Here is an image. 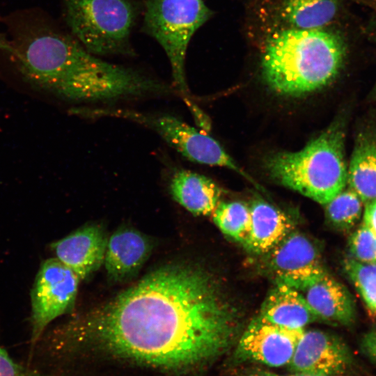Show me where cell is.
<instances>
[{
	"label": "cell",
	"instance_id": "1",
	"mask_svg": "<svg viewBox=\"0 0 376 376\" xmlns=\"http://www.w3.org/2000/svg\"><path fill=\"white\" fill-rule=\"evenodd\" d=\"M237 321V312L210 273L175 263L155 269L91 312L74 334L117 356L179 368L223 351Z\"/></svg>",
	"mask_w": 376,
	"mask_h": 376
},
{
	"label": "cell",
	"instance_id": "2",
	"mask_svg": "<svg viewBox=\"0 0 376 376\" xmlns=\"http://www.w3.org/2000/svg\"><path fill=\"white\" fill-rule=\"evenodd\" d=\"M340 36L323 29H287L268 38L261 62L267 86L280 95L300 97L321 89L339 73L345 58Z\"/></svg>",
	"mask_w": 376,
	"mask_h": 376
},
{
	"label": "cell",
	"instance_id": "3",
	"mask_svg": "<svg viewBox=\"0 0 376 376\" xmlns=\"http://www.w3.org/2000/svg\"><path fill=\"white\" fill-rule=\"evenodd\" d=\"M265 168L278 183L327 204L347 184L343 123H333L299 151L274 153Z\"/></svg>",
	"mask_w": 376,
	"mask_h": 376
},
{
	"label": "cell",
	"instance_id": "4",
	"mask_svg": "<svg viewBox=\"0 0 376 376\" xmlns=\"http://www.w3.org/2000/svg\"><path fill=\"white\" fill-rule=\"evenodd\" d=\"M69 112L84 118H118L149 128L187 159L202 164L230 169L253 183L219 142L180 118L167 113L116 107H73Z\"/></svg>",
	"mask_w": 376,
	"mask_h": 376
},
{
	"label": "cell",
	"instance_id": "5",
	"mask_svg": "<svg viewBox=\"0 0 376 376\" xmlns=\"http://www.w3.org/2000/svg\"><path fill=\"white\" fill-rule=\"evenodd\" d=\"M211 15L202 0H148L146 3L145 28L164 50L175 88L189 104L186 52L192 36Z\"/></svg>",
	"mask_w": 376,
	"mask_h": 376
},
{
	"label": "cell",
	"instance_id": "6",
	"mask_svg": "<svg viewBox=\"0 0 376 376\" xmlns=\"http://www.w3.org/2000/svg\"><path fill=\"white\" fill-rule=\"evenodd\" d=\"M68 26L76 40L95 55L124 54L134 22L129 0H63Z\"/></svg>",
	"mask_w": 376,
	"mask_h": 376
},
{
	"label": "cell",
	"instance_id": "7",
	"mask_svg": "<svg viewBox=\"0 0 376 376\" xmlns=\"http://www.w3.org/2000/svg\"><path fill=\"white\" fill-rule=\"evenodd\" d=\"M76 274L56 258L40 265L31 292V350L47 325L74 305L79 282Z\"/></svg>",
	"mask_w": 376,
	"mask_h": 376
},
{
	"label": "cell",
	"instance_id": "8",
	"mask_svg": "<svg viewBox=\"0 0 376 376\" xmlns=\"http://www.w3.org/2000/svg\"><path fill=\"white\" fill-rule=\"evenodd\" d=\"M264 256L267 271L276 283L299 291L326 272L317 246L294 230Z\"/></svg>",
	"mask_w": 376,
	"mask_h": 376
},
{
	"label": "cell",
	"instance_id": "9",
	"mask_svg": "<svg viewBox=\"0 0 376 376\" xmlns=\"http://www.w3.org/2000/svg\"><path fill=\"white\" fill-rule=\"evenodd\" d=\"M304 331L283 327L258 316L241 336L237 355L272 367L289 364Z\"/></svg>",
	"mask_w": 376,
	"mask_h": 376
},
{
	"label": "cell",
	"instance_id": "10",
	"mask_svg": "<svg viewBox=\"0 0 376 376\" xmlns=\"http://www.w3.org/2000/svg\"><path fill=\"white\" fill-rule=\"evenodd\" d=\"M350 357L339 338L313 329L304 331L288 365L295 373L333 376L348 366Z\"/></svg>",
	"mask_w": 376,
	"mask_h": 376
},
{
	"label": "cell",
	"instance_id": "11",
	"mask_svg": "<svg viewBox=\"0 0 376 376\" xmlns=\"http://www.w3.org/2000/svg\"><path fill=\"white\" fill-rule=\"evenodd\" d=\"M108 237L100 226L88 225L52 244L56 258L85 279L103 264Z\"/></svg>",
	"mask_w": 376,
	"mask_h": 376
},
{
	"label": "cell",
	"instance_id": "12",
	"mask_svg": "<svg viewBox=\"0 0 376 376\" xmlns=\"http://www.w3.org/2000/svg\"><path fill=\"white\" fill-rule=\"evenodd\" d=\"M150 240L136 229L123 227L108 237L104 265L110 279L124 281L134 276L148 258Z\"/></svg>",
	"mask_w": 376,
	"mask_h": 376
},
{
	"label": "cell",
	"instance_id": "13",
	"mask_svg": "<svg viewBox=\"0 0 376 376\" xmlns=\"http://www.w3.org/2000/svg\"><path fill=\"white\" fill-rule=\"evenodd\" d=\"M300 292L319 320L343 325L354 321L355 304L350 292L327 271Z\"/></svg>",
	"mask_w": 376,
	"mask_h": 376
},
{
	"label": "cell",
	"instance_id": "14",
	"mask_svg": "<svg viewBox=\"0 0 376 376\" xmlns=\"http://www.w3.org/2000/svg\"><path fill=\"white\" fill-rule=\"evenodd\" d=\"M249 208L250 226L242 244L264 255L293 230V222L286 213L263 199L254 200Z\"/></svg>",
	"mask_w": 376,
	"mask_h": 376
},
{
	"label": "cell",
	"instance_id": "15",
	"mask_svg": "<svg viewBox=\"0 0 376 376\" xmlns=\"http://www.w3.org/2000/svg\"><path fill=\"white\" fill-rule=\"evenodd\" d=\"M259 316L272 324L300 330L319 320L302 293L283 284H276L269 292Z\"/></svg>",
	"mask_w": 376,
	"mask_h": 376
},
{
	"label": "cell",
	"instance_id": "16",
	"mask_svg": "<svg viewBox=\"0 0 376 376\" xmlns=\"http://www.w3.org/2000/svg\"><path fill=\"white\" fill-rule=\"evenodd\" d=\"M169 189L175 201L196 216L212 214L221 196V189L212 179L185 169L173 174Z\"/></svg>",
	"mask_w": 376,
	"mask_h": 376
},
{
	"label": "cell",
	"instance_id": "17",
	"mask_svg": "<svg viewBox=\"0 0 376 376\" xmlns=\"http://www.w3.org/2000/svg\"><path fill=\"white\" fill-rule=\"evenodd\" d=\"M347 184L363 203L376 201V132L361 130L355 140L347 168Z\"/></svg>",
	"mask_w": 376,
	"mask_h": 376
},
{
	"label": "cell",
	"instance_id": "18",
	"mask_svg": "<svg viewBox=\"0 0 376 376\" xmlns=\"http://www.w3.org/2000/svg\"><path fill=\"white\" fill-rule=\"evenodd\" d=\"M340 0H282L280 15L295 29H323L335 17Z\"/></svg>",
	"mask_w": 376,
	"mask_h": 376
},
{
	"label": "cell",
	"instance_id": "19",
	"mask_svg": "<svg viewBox=\"0 0 376 376\" xmlns=\"http://www.w3.org/2000/svg\"><path fill=\"white\" fill-rule=\"evenodd\" d=\"M212 215L224 234L242 244L244 242L250 226L249 206L239 201L219 202Z\"/></svg>",
	"mask_w": 376,
	"mask_h": 376
},
{
	"label": "cell",
	"instance_id": "20",
	"mask_svg": "<svg viewBox=\"0 0 376 376\" xmlns=\"http://www.w3.org/2000/svg\"><path fill=\"white\" fill-rule=\"evenodd\" d=\"M363 201L350 188L343 190L325 204L329 223L340 230H349L359 221L362 214Z\"/></svg>",
	"mask_w": 376,
	"mask_h": 376
},
{
	"label": "cell",
	"instance_id": "21",
	"mask_svg": "<svg viewBox=\"0 0 376 376\" xmlns=\"http://www.w3.org/2000/svg\"><path fill=\"white\" fill-rule=\"evenodd\" d=\"M343 268L369 312L376 317V265L350 258L344 261Z\"/></svg>",
	"mask_w": 376,
	"mask_h": 376
},
{
	"label": "cell",
	"instance_id": "22",
	"mask_svg": "<svg viewBox=\"0 0 376 376\" xmlns=\"http://www.w3.org/2000/svg\"><path fill=\"white\" fill-rule=\"evenodd\" d=\"M348 246L353 259L376 265V237L363 224L350 235Z\"/></svg>",
	"mask_w": 376,
	"mask_h": 376
},
{
	"label": "cell",
	"instance_id": "23",
	"mask_svg": "<svg viewBox=\"0 0 376 376\" xmlns=\"http://www.w3.org/2000/svg\"><path fill=\"white\" fill-rule=\"evenodd\" d=\"M0 376H52L15 361L0 345Z\"/></svg>",
	"mask_w": 376,
	"mask_h": 376
},
{
	"label": "cell",
	"instance_id": "24",
	"mask_svg": "<svg viewBox=\"0 0 376 376\" xmlns=\"http://www.w3.org/2000/svg\"><path fill=\"white\" fill-rule=\"evenodd\" d=\"M365 205L363 224L376 237V201Z\"/></svg>",
	"mask_w": 376,
	"mask_h": 376
},
{
	"label": "cell",
	"instance_id": "25",
	"mask_svg": "<svg viewBox=\"0 0 376 376\" xmlns=\"http://www.w3.org/2000/svg\"><path fill=\"white\" fill-rule=\"evenodd\" d=\"M363 351L376 361V329L368 332L362 340Z\"/></svg>",
	"mask_w": 376,
	"mask_h": 376
},
{
	"label": "cell",
	"instance_id": "26",
	"mask_svg": "<svg viewBox=\"0 0 376 376\" xmlns=\"http://www.w3.org/2000/svg\"><path fill=\"white\" fill-rule=\"evenodd\" d=\"M243 376H323V375H306V374H300V373H295L292 375H279L276 374L274 373L266 371V370H252L249 373H245ZM336 376V375H333Z\"/></svg>",
	"mask_w": 376,
	"mask_h": 376
},
{
	"label": "cell",
	"instance_id": "27",
	"mask_svg": "<svg viewBox=\"0 0 376 376\" xmlns=\"http://www.w3.org/2000/svg\"><path fill=\"white\" fill-rule=\"evenodd\" d=\"M0 49L5 51L11 55L14 54V47L13 43L9 42L6 38L0 33Z\"/></svg>",
	"mask_w": 376,
	"mask_h": 376
},
{
	"label": "cell",
	"instance_id": "28",
	"mask_svg": "<svg viewBox=\"0 0 376 376\" xmlns=\"http://www.w3.org/2000/svg\"><path fill=\"white\" fill-rule=\"evenodd\" d=\"M376 12V0H364Z\"/></svg>",
	"mask_w": 376,
	"mask_h": 376
}]
</instances>
